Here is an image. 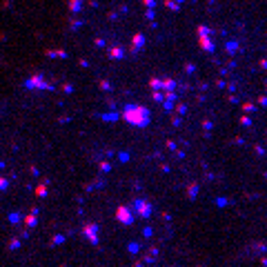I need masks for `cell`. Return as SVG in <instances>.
<instances>
[{"instance_id": "9c48e42d", "label": "cell", "mask_w": 267, "mask_h": 267, "mask_svg": "<svg viewBox=\"0 0 267 267\" xmlns=\"http://www.w3.org/2000/svg\"><path fill=\"white\" fill-rule=\"evenodd\" d=\"M18 221H20V214H16V212L9 214V223H11V225H18Z\"/></svg>"}, {"instance_id": "6da1fadb", "label": "cell", "mask_w": 267, "mask_h": 267, "mask_svg": "<svg viewBox=\"0 0 267 267\" xmlns=\"http://www.w3.org/2000/svg\"><path fill=\"white\" fill-rule=\"evenodd\" d=\"M122 118H125L129 125H134V127H147L149 120H151L149 111L145 107H140V105H127L125 111H122Z\"/></svg>"}, {"instance_id": "8fae6325", "label": "cell", "mask_w": 267, "mask_h": 267, "mask_svg": "<svg viewBox=\"0 0 267 267\" xmlns=\"http://www.w3.org/2000/svg\"><path fill=\"white\" fill-rule=\"evenodd\" d=\"M127 249H129L131 254H138V249H140V247H138V243H129V247H127Z\"/></svg>"}, {"instance_id": "7a4b0ae2", "label": "cell", "mask_w": 267, "mask_h": 267, "mask_svg": "<svg viewBox=\"0 0 267 267\" xmlns=\"http://www.w3.org/2000/svg\"><path fill=\"white\" fill-rule=\"evenodd\" d=\"M116 218H118L122 225H131V223H134V214L129 212L125 205H118V207H116Z\"/></svg>"}, {"instance_id": "9a60e30c", "label": "cell", "mask_w": 267, "mask_h": 267, "mask_svg": "<svg viewBox=\"0 0 267 267\" xmlns=\"http://www.w3.org/2000/svg\"><path fill=\"white\" fill-rule=\"evenodd\" d=\"M9 187V180L7 178H0V189H7Z\"/></svg>"}, {"instance_id": "ba28073f", "label": "cell", "mask_w": 267, "mask_h": 267, "mask_svg": "<svg viewBox=\"0 0 267 267\" xmlns=\"http://www.w3.org/2000/svg\"><path fill=\"white\" fill-rule=\"evenodd\" d=\"M25 223H27V227H29V229H31V227H36V214H29V216L25 218Z\"/></svg>"}, {"instance_id": "2e32d148", "label": "cell", "mask_w": 267, "mask_h": 267, "mask_svg": "<svg viewBox=\"0 0 267 267\" xmlns=\"http://www.w3.org/2000/svg\"><path fill=\"white\" fill-rule=\"evenodd\" d=\"M196 192H198V187L192 185V189H189V198H196Z\"/></svg>"}, {"instance_id": "3957f363", "label": "cell", "mask_w": 267, "mask_h": 267, "mask_svg": "<svg viewBox=\"0 0 267 267\" xmlns=\"http://www.w3.org/2000/svg\"><path fill=\"white\" fill-rule=\"evenodd\" d=\"M82 234L89 238V243L98 245V225H96V223H89V225H85V227H82Z\"/></svg>"}, {"instance_id": "30bf717a", "label": "cell", "mask_w": 267, "mask_h": 267, "mask_svg": "<svg viewBox=\"0 0 267 267\" xmlns=\"http://www.w3.org/2000/svg\"><path fill=\"white\" fill-rule=\"evenodd\" d=\"M51 243H54V245H62V243H65V236H62V234L54 236V241H51Z\"/></svg>"}, {"instance_id": "ac0fdd59", "label": "cell", "mask_w": 267, "mask_h": 267, "mask_svg": "<svg viewBox=\"0 0 267 267\" xmlns=\"http://www.w3.org/2000/svg\"><path fill=\"white\" fill-rule=\"evenodd\" d=\"M165 109H167V111L174 109V100H167V102H165Z\"/></svg>"}, {"instance_id": "277c9868", "label": "cell", "mask_w": 267, "mask_h": 267, "mask_svg": "<svg viewBox=\"0 0 267 267\" xmlns=\"http://www.w3.org/2000/svg\"><path fill=\"white\" fill-rule=\"evenodd\" d=\"M136 209H138V216L140 218H149L151 216V205H149V200H145V198H140V200H136Z\"/></svg>"}, {"instance_id": "7c38bea8", "label": "cell", "mask_w": 267, "mask_h": 267, "mask_svg": "<svg viewBox=\"0 0 267 267\" xmlns=\"http://www.w3.org/2000/svg\"><path fill=\"white\" fill-rule=\"evenodd\" d=\"M36 192H38V196H45V194H47V185H45V183H42V185H38Z\"/></svg>"}, {"instance_id": "d6986e66", "label": "cell", "mask_w": 267, "mask_h": 267, "mask_svg": "<svg viewBox=\"0 0 267 267\" xmlns=\"http://www.w3.org/2000/svg\"><path fill=\"white\" fill-rule=\"evenodd\" d=\"M154 100L160 102V100H163V94H160V91H154Z\"/></svg>"}, {"instance_id": "52a82bcc", "label": "cell", "mask_w": 267, "mask_h": 267, "mask_svg": "<svg viewBox=\"0 0 267 267\" xmlns=\"http://www.w3.org/2000/svg\"><path fill=\"white\" fill-rule=\"evenodd\" d=\"M142 45H145V36H140V34H138L136 38H134V47H136V49H140Z\"/></svg>"}, {"instance_id": "4fadbf2b", "label": "cell", "mask_w": 267, "mask_h": 267, "mask_svg": "<svg viewBox=\"0 0 267 267\" xmlns=\"http://www.w3.org/2000/svg\"><path fill=\"white\" fill-rule=\"evenodd\" d=\"M111 58H122V49H111Z\"/></svg>"}, {"instance_id": "8992f818", "label": "cell", "mask_w": 267, "mask_h": 267, "mask_svg": "<svg viewBox=\"0 0 267 267\" xmlns=\"http://www.w3.org/2000/svg\"><path fill=\"white\" fill-rule=\"evenodd\" d=\"M160 87H165L167 91H171V89H174V87H176V82H174V80H169V78H167V80H160Z\"/></svg>"}, {"instance_id": "5bb4252c", "label": "cell", "mask_w": 267, "mask_h": 267, "mask_svg": "<svg viewBox=\"0 0 267 267\" xmlns=\"http://www.w3.org/2000/svg\"><path fill=\"white\" fill-rule=\"evenodd\" d=\"M18 245H20V238H14V241H11V245H9V249H16Z\"/></svg>"}, {"instance_id": "5b68a950", "label": "cell", "mask_w": 267, "mask_h": 267, "mask_svg": "<svg viewBox=\"0 0 267 267\" xmlns=\"http://www.w3.org/2000/svg\"><path fill=\"white\" fill-rule=\"evenodd\" d=\"M27 87H42V89H51V85L42 82V78H31L29 82H27Z\"/></svg>"}, {"instance_id": "e0dca14e", "label": "cell", "mask_w": 267, "mask_h": 267, "mask_svg": "<svg viewBox=\"0 0 267 267\" xmlns=\"http://www.w3.org/2000/svg\"><path fill=\"white\" fill-rule=\"evenodd\" d=\"M149 85H151V87H154V89H158V87H160V80H158V78H154V80H151Z\"/></svg>"}]
</instances>
